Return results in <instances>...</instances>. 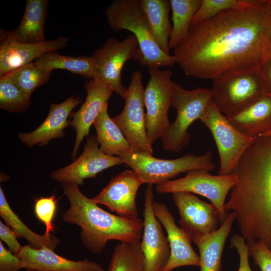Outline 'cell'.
Masks as SVG:
<instances>
[{
    "instance_id": "cell-1",
    "label": "cell",
    "mask_w": 271,
    "mask_h": 271,
    "mask_svg": "<svg viewBox=\"0 0 271 271\" xmlns=\"http://www.w3.org/2000/svg\"><path fill=\"white\" fill-rule=\"evenodd\" d=\"M266 0H242L237 7L191 24L173 57L189 76L213 80L228 71L257 69L270 56Z\"/></svg>"
},
{
    "instance_id": "cell-2",
    "label": "cell",
    "mask_w": 271,
    "mask_h": 271,
    "mask_svg": "<svg viewBox=\"0 0 271 271\" xmlns=\"http://www.w3.org/2000/svg\"><path fill=\"white\" fill-rule=\"evenodd\" d=\"M233 173L237 180L224 209L234 213L247 244L260 241L271 250V137L255 138Z\"/></svg>"
},
{
    "instance_id": "cell-3",
    "label": "cell",
    "mask_w": 271,
    "mask_h": 271,
    "mask_svg": "<svg viewBox=\"0 0 271 271\" xmlns=\"http://www.w3.org/2000/svg\"><path fill=\"white\" fill-rule=\"evenodd\" d=\"M61 187L69 202L62 219L80 227L81 243L90 252L101 253L111 240L127 243L141 241L143 220L124 218L101 209L81 192L78 185L64 183Z\"/></svg>"
},
{
    "instance_id": "cell-4",
    "label": "cell",
    "mask_w": 271,
    "mask_h": 271,
    "mask_svg": "<svg viewBox=\"0 0 271 271\" xmlns=\"http://www.w3.org/2000/svg\"><path fill=\"white\" fill-rule=\"evenodd\" d=\"M105 15L112 30H127L135 36L140 52V65L170 67L176 63L173 56L164 53L153 38L140 0H114L106 9Z\"/></svg>"
},
{
    "instance_id": "cell-5",
    "label": "cell",
    "mask_w": 271,
    "mask_h": 271,
    "mask_svg": "<svg viewBox=\"0 0 271 271\" xmlns=\"http://www.w3.org/2000/svg\"><path fill=\"white\" fill-rule=\"evenodd\" d=\"M172 88V107L176 109L177 116L161 139L165 150L177 153L189 143L188 129L203 114L212 100V94L210 89L187 90L174 81Z\"/></svg>"
},
{
    "instance_id": "cell-6",
    "label": "cell",
    "mask_w": 271,
    "mask_h": 271,
    "mask_svg": "<svg viewBox=\"0 0 271 271\" xmlns=\"http://www.w3.org/2000/svg\"><path fill=\"white\" fill-rule=\"evenodd\" d=\"M119 157L124 164L138 173L144 184H147L157 185L193 170L204 169L210 172L215 169L210 151L201 155L189 153L178 158L166 160L133 151Z\"/></svg>"
},
{
    "instance_id": "cell-7",
    "label": "cell",
    "mask_w": 271,
    "mask_h": 271,
    "mask_svg": "<svg viewBox=\"0 0 271 271\" xmlns=\"http://www.w3.org/2000/svg\"><path fill=\"white\" fill-rule=\"evenodd\" d=\"M213 82L212 101L225 115L265 94L258 69L225 72Z\"/></svg>"
},
{
    "instance_id": "cell-8",
    "label": "cell",
    "mask_w": 271,
    "mask_h": 271,
    "mask_svg": "<svg viewBox=\"0 0 271 271\" xmlns=\"http://www.w3.org/2000/svg\"><path fill=\"white\" fill-rule=\"evenodd\" d=\"M199 120L210 130L217 146L220 162L218 174H233L241 157L255 138L240 132L212 100Z\"/></svg>"
},
{
    "instance_id": "cell-9",
    "label": "cell",
    "mask_w": 271,
    "mask_h": 271,
    "mask_svg": "<svg viewBox=\"0 0 271 271\" xmlns=\"http://www.w3.org/2000/svg\"><path fill=\"white\" fill-rule=\"evenodd\" d=\"M149 80L144 89L146 134L152 145L166 133L171 123L168 111L172 107V72L169 69L148 68Z\"/></svg>"
},
{
    "instance_id": "cell-10",
    "label": "cell",
    "mask_w": 271,
    "mask_h": 271,
    "mask_svg": "<svg viewBox=\"0 0 271 271\" xmlns=\"http://www.w3.org/2000/svg\"><path fill=\"white\" fill-rule=\"evenodd\" d=\"M236 180L233 173L212 175L208 170L195 169L186 172L184 177L157 185L156 191L159 194L186 192L204 197L218 209L222 224L228 215L224 209L225 199Z\"/></svg>"
},
{
    "instance_id": "cell-11",
    "label": "cell",
    "mask_w": 271,
    "mask_h": 271,
    "mask_svg": "<svg viewBox=\"0 0 271 271\" xmlns=\"http://www.w3.org/2000/svg\"><path fill=\"white\" fill-rule=\"evenodd\" d=\"M144 89L141 71L133 72L124 98V107L118 115L112 118L133 151L153 155L152 146L149 144L146 134Z\"/></svg>"
},
{
    "instance_id": "cell-12",
    "label": "cell",
    "mask_w": 271,
    "mask_h": 271,
    "mask_svg": "<svg viewBox=\"0 0 271 271\" xmlns=\"http://www.w3.org/2000/svg\"><path fill=\"white\" fill-rule=\"evenodd\" d=\"M92 57L96 70L94 78L104 81L113 92L124 98L127 88L121 80L123 67L128 60L134 59L138 62L140 58L139 43L135 36L131 34L122 41L110 37L94 51Z\"/></svg>"
},
{
    "instance_id": "cell-13",
    "label": "cell",
    "mask_w": 271,
    "mask_h": 271,
    "mask_svg": "<svg viewBox=\"0 0 271 271\" xmlns=\"http://www.w3.org/2000/svg\"><path fill=\"white\" fill-rule=\"evenodd\" d=\"M172 196L180 214L179 227L192 241L217 229L220 215L213 204L189 192H175Z\"/></svg>"
},
{
    "instance_id": "cell-14",
    "label": "cell",
    "mask_w": 271,
    "mask_h": 271,
    "mask_svg": "<svg viewBox=\"0 0 271 271\" xmlns=\"http://www.w3.org/2000/svg\"><path fill=\"white\" fill-rule=\"evenodd\" d=\"M153 199V185L147 184L143 211L144 229L141 240L145 271H161L170 256L168 240L161 223L154 214Z\"/></svg>"
},
{
    "instance_id": "cell-15",
    "label": "cell",
    "mask_w": 271,
    "mask_h": 271,
    "mask_svg": "<svg viewBox=\"0 0 271 271\" xmlns=\"http://www.w3.org/2000/svg\"><path fill=\"white\" fill-rule=\"evenodd\" d=\"M98 145L96 136L87 137L79 157L71 164L52 171L51 178L61 184L70 183L79 186L83 184L85 179L94 178L105 169L124 164L120 157L103 153Z\"/></svg>"
},
{
    "instance_id": "cell-16",
    "label": "cell",
    "mask_w": 271,
    "mask_h": 271,
    "mask_svg": "<svg viewBox=\"0 0 271 271\" xmlns=\"http://www.w3.org/2000/svg\"><path fill=\"white\" fill-rule=\"evenodd\" d=\"M143 184L137 173L132 170H125L113 177L108 184L91 199L97 204L107 207L119 216L137 218L136 196Z\"/></svg>"
},
{
    "instance_id": "cell-17",
    "label": "cell",
    "mask_w": 271,
    "mask_h": 271,
    "mask_svg": "<svg viewBox=\"0 0 271 271\" xmlns=\"http://www.w3.org/2000/svg\"><path fill=\"white\" fill-rule=\"evenodd\" d=\"M0 77L35 61L45 53L57 51L67 46L64 37L35 43H23L1 33Z\"/></svg>"
},
{
    "instance_id": "cell-18",
    "label": "cell",
    "mask_w": 271,
    "mask_h": 271,
    "mask_svg": "<svg viewBox=\"0 0 271 271\" xmlns=\"http://www.w3.org/2000/svg\"><path fill=\"white\" fill-rule=\"evenodd\" d=\"M86 97L80 108L71 114V125L76 132L72 159L76 157L79 146L85 137L89 136L90 128L113 92L112 88L98 78L85 81Z\"/></svg>"
},
{
    "instance_id": "cell-19",
    "label": "cell",
    "mask_w": 271,
    "mask_h": 271,
    "mask_svg": "<svg viewBox=\"0 0 271 271\" xmlns=\"http://www.w3.org/2000/svg\"><path fill=\"white\" fill-rule=\"evenodd\" d=\"M153 210L164 227L170 248V256L161 271H173L183 266H199V256L191 246V240L175 223L174 218L164 203L154 201Z\"/></svg>"
},
{
    "instance_id": "cell-20",
    "label": "cell",
    "mask_w": 271,
    "mask_h": 271,
    "mask_svg": "<svg viewBox=\"0 0 271 271\" xmlns=\"http://www.w3.org/2000/svg\"><path fill=\"white\" fill-rule=\"evenodd\" d=\"M82 101L79 96H72L58 104L50 103V109L45 120L34 131L19 133L23 144L29 147L47 144L54 139L64 136V130L70 124L68 120L72 110Z\"/></svg>"
},
{
    "instance_id": "cell-21",
    "label": "cell",
    "mask_w": 271,
    "mask_h": 271,
    "mask_svg": "<svg viewBox=\"0 0 271 271\" xmlns=\"http://www.w3.org/2000/svg\"><path fill=\"white\" fill-rule=\"evenodd\" d=\"M23 268L38 271H105L99 264L84 259L73 260L60 256L48 248H35L29 244L22 246L16 254Z\"/></svg>"
},
{
    "instance_id": "cell-22",
    "label": "cell",
    "mask_w": 271,
    "mask_h": 271,
    "mask_svg": "<svg viewBox=\"0 0 271 271\" xmlns=\"http://www.w3.org/2000/svg\"><path fill=\"white\" fill-rule=\"evenodd\" d=\"M226 116L243 134L251 138L260 137L271 130V95L264 94Z\"/></svg>"
},
{
    "instance_id": "cell-23",
    "label": "cell",
    "mask_w": 271,
    "mask_h": 271,
    "mask_svg": "<svg viewBox=\"0 0 271 271\" xmlns=\"http://www.w3.org/2000/svg\"><path fill=\"white\" fill-rule=\"evenodd\" d=\"M48 4L47 0H27L23 16L17 28L10 31L1 30V33L23 43H35L46 41L44 26Z\"/></svg>"
},
{
    "instance_id": "cell-24",
    "label": "cell",
    "mask_w": 271,
    "mask_h": 271,
    "mask_svg": "<svg viewBox=\"0 0 271 271\" xmlns=\"http://www.w3.org/2000/svg\"><path fill=\"white\" fill-rule=\"evenodd\" d=\"M234 220L235 214L231 212L218 229L194 242L199 251L200 271H221L223 248Z\"/></svg>"
},
{
    "instance_id": "cell-25",
    "label": "cell",
    "mask_w": 271,
    "mask_h": 271,
    "mask_svg": "<svg viewBox=\"0 0 271 271\" xmlns=\"http://www.w3.org/2000/svg\"><path fill=\"white\" fill-rule=\"evenodd\" d=\"M140 2L153 38L163 52L170 55L169 41L172 26L169 20L170 0H140Z\"/></svg>"
},
{
    "instance_id": "cell-26",
    "label": "cell",
    "mask_w": 271,
    "mask_h": 271,
    "mask_svg": "<svg viewBox=\"0 0 271 271\" xmlns=\"http://www.w3.org/2000/svg\"><path fill=\"white\" fill-rule=\"evenodd\" d=\"M96 139L101 151L112 156L129 152L131 147L122 132L108 113L107 103L94 121Z\"/></svg>"
},
{
    "instance_id": "cell-27",
    "label": "cell",
    "mask_w": 271,
    "mask_h": 271,
    "mask_svg": "<svg viewBox=\"0 0 271 271\" xmlns=\"http://www.w3.org/2000/svg\"><path fill=\"white\" fill-rule=\"evenodd\" d=\"M0 216L5 223L15 232L17 237L26 239L35 248L43 247L54 250L60 243L59 240L52 236L36 233L28 227L11 208L3 189L0 187Z\"/></svg>"
},
{
    "instance_id": "cell-28",
    "label": "cell",
    "mask_w": 271,
    "mask_h": 271,
    "mask_svg": "<svg viewBox=\"0 0 271 271\" xmlns=\"http://www.w3.org/2000/svg\"><path fill=\"white\" fill-rule=\"evenodd\" d=\"M34 62L38 65L52 71L57 69H64L89 79L96 76L92 56L74 57L53 51L44 54Z\"/></svg>"
},
{
    "instance_id": "cell-29",
    "label": "cell",
    "mask_w": 271,
    "mask_h": 271,
    "mask_svg": "<svg viewBox=\"0 0 271 271\" xmlns=\"http://www.w3.org/2000/svg\"><path fill=\"white\" fill-rule=\"evenodd\" d=\"M173 22L169 41V49H174L187 36L193 18L201 0H170Z\"/></svg>"
},
{
    "instance_id": "cell-30",
    "label": "cell",
    "mask_w": 271,
    "mask_h": 271,
    "mask_svg": "<svg viewBox=\"0 0 271 271\" xmlns=\"http://www.w3.org/2000/svg\"><path fill=\"white\" fill-rule=\"evenodd\" d=\"M107 271H145L141 241L118 243L113 249Z\"/></svg>"
},
{
    "instance_id": "cell-31",
    "label": "cell",
    "mask_w": 271,
    "mask_h": 271,
    "mask_svg": "<svg viewBox=\"0 0 271 271\" xmlns=\"http://www.w3.org/2000/svg\"><path fill=\"white\" fill-rule=\"evenodd\" d=\"M52 72L38 65L34 61L3 76L10 78L27 95L31 97L38 87L47 83Z\"/></svg>"
},
{
    "instance_id": "cell-32",
    "label": "cell",
    "mask_w": 271,
    "mask_h": 271,
    "mask_svg": "<svg viewBox=\"0 0 271 271\" xmlns=\"http://www.w3.org/2000/svg\"><path fill=\"white\" fill-rule=\"evenodd\" d=\"M31 104L27 95L12 80L6 76L0 77V107L12 112H21Z\"/></svg>"
},
{
    "instance_id": "cell-33",
    "label": "cell",
    "mask_w": 271,
    "mask_h": 271,
    "mask_svg": "<svg viewBox=\"0 0 271 271\" xmlns=\"http://www.w3.org/2000/svg\"><path fill=\"white\" fill-rule=\"evenodd\" d=\"M242 0H201L192 24L210 19L222 12L238 7Z\"/></svg>"
},
{
    "instance_id": "cell-34",
    "label": "cell",
    "mask_w": 271,
    "mask_h": 271,
    "mask_svg": "<svg viewBox=\"0 0 271 271\" xmlns=\"http://www.w3.org/2000/svg\"><path fill=\"white\" fill-rule=\"evenodd\" d=\"M57 199L55 195L49 197H41L36 200L34 204V212L36 216L45 226L44 233L47 236L54 230L53 223L57 208Z\"/></svg>"
},
{
    "instance_id": "cell-35",
    "label": "cell",
    "mask_w": 271,
    "mask_h": 271,
    "mask_svg": "<svg viewBox=\"0 0 271 271\" xmlns=\"http://www.w3.org/2000/svg\"><path fill=\"white\" fill-rule=\"evenodd\" d=\"M249 254L261 271H271V250L262 241L247 244Z\"/></svg>"
},
{
    "instance_id": "cell-36",
    "label": "cell",
    "mask_w": 271,
    "mask_h": 271,
    "mask_svg": "<svg viewBox=\"0 0 271 271\" xmlns=\"http://www.w3.org/2000/svg\"><path fill=\"white\" fill-rule=\"evenodd\" d=\"M245 239L242 235L234 234L230 238L231 248H235L239 257L238 271H252L249 263V250Z\"/></svg>"
},
{
    "instance_id": "cell-37",
    "label": "cell",
    "mask_w": 271,
    "mask_h": 271,
    "mask_svg": "<svg viewBox=\"0 0 271 271\" xmlns=\"http://www.w3.org/2000/svg\"><path fill=\"white\" fill-rule=\"evenodd\" d=\"M22 268L21 259L7 249L0 241V271H19Z\"/></svg>"
},
{
    "instance_id": "cell-38",
    "label": "cell",
    "mask_w": 271,
    "mask_h": 271,
    "mask_svg": "<svg viewBox=\"0 0 271 271\" xmlns=\"http://www.w3.org/2000/svg\"><path fill=\"white\" fill-rule=\"evenodd\" d=\"M17 236L13 230L6 224L0 221V238L8 246L9 249L13 253L17 254L22 246L17 240Z\"/></svg>"
},
{
    "instance_id": "cell-39",
    "label": "cell",
    "mask_w": 271,
    "mask_h": 271,
    "mask_svg": "<svg viewBox=\"0 0 271 271\" xmlns=\"http://www.w3.org/2000/svg\"><path fill=\"white\" fill-rule=\"evenodd\" d=\"M264 93L271 95V56L259 67Z\"/></svg>"
},
{
    "instance_id": "cell-40",
    "label": "cell",
    "mask_w": 271,
    "mask_h": 271,
    "mask_svg": "<svg viewBox=\"0 0 271 271\" xmlns=\"http://www.w3.org/2000/svg\"><path fill=\"white\" fill-rule=\"evenodd\" d=\"M265 17L268 44L271 56V0H266L265 6Z\"/></svg>"
},
{
    "instance_id": "cell-41",
    "label": "cell",
    "mask_w": 271,
    "mask_h": 271,
    "mask_svg": "<svg viewBox=\"0 0 271 271\" xmlns=\"http://www.w3.org/2000/svg\"><path fill=\"white\" fill-rule=\"evenodd\" d=\"M260 137H271V130L265 132Z\"/></svg>"
},
{
    "instance_id": "cell-42",
    "label": "cell",
    "mask_w": 271,
    "mask_h": 271,
    "mask_svg": "<svg viewBox=\"0 0 271 271\" xmlns=\"http://www.w3.org/2000/svg\"><path fill=\"white\" fill-rule=\"evenodd\" d=\"M24 271H38V270H33V269H25Z\"/></svg>"
}]
</instances>
